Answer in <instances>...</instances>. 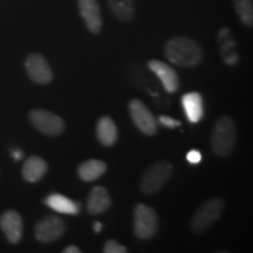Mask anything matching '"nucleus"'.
<instances>
[{
	"label": "nucleus",
	"mask_w": 253,
	"mask_h": 253,
	"mask_svg": "<svg viewBox=\"0 0 253 253\" xmlns=\"http://www.w3.org/2000/svg\"><path fill=\"white\" fill-rule=\"evenodd\" d=\"M109 7L113 14L123 23L134 20L136 8L134 0H108Z\"/></svg>",
	"instance_id": "aec40b11"
},
{
	"label": "nucleus",
	"mask_w": 253,
	"mask_h": 253,
	"mask_svg": "<svg viewBox=\"0 0 253 253\" xmlns=\"http://www.w3.org/2000/svg\"><path fill=\"white\" fill-rule=\"evenodd\" d=\"M101 230H102V224L99 223V221H95L94 223V232L100 233Z\"/></svg>",
	"instance_id": "bb28decb"
},
{
	"label": "nucleus",
	"mask_w": 253,
	"mask_h": 253,
	"mask_svg": "<svg viewBox=\"0 0 253 253\" xmlns=\"http://www.w3.org/2000/svg\"><path fill=\"white\" fill-rule=\"evenodd\" d=\"M158 217L156 211L148 205L138 203L134 209V232L137 238L150 239L157 233Z\"/></svg>",
	"instance_id": "39448f33"
},
{
	"label": "nucleus",
	"mask_w": 253,
	"mask_h": 253,
	"mask_svg": "<svg viewBox=\"0 0 253 253\" xmlns=\"http://www.w3.org/2000/svg\"><path fill=\"white\" fill-rule=\"evenodd\" d=\"M158 121H160L161 125L167 126V128H169V129H173V128H177V126H182L181 121L170 118V116H166V115H161L160 118H158Z\"/></svg>",
	"instance_id": "5701e85b"
},
{
	"label": "nucleus",
	"mask_w": 253,
	"mask_h": 253,
	"mask_svg": "<svg viewBox=\"0 0 253 253\" xmlns=\"http://www.w3.org/2000/svg\"><path fill=\"white\" fill-rule=\"evenodd\" d=\"M148 67L154 72L162 82L164 89L168 93H176L179 88V79L177 73L169 65L160 60H150Z\"/></svg>",
	"instance_id": "f8f14e48"
},
{
	"label": "nucleus",
	"mask_w": 253,
	"mask_h": 253,
	"mask_svg": "<svg viewBox=\"0 0 253 253\" xmlns=\"http://www.w3.org/2000/svg\"><path fill=\"white\" fill-rule=\"evenodd\" d=\"M30 121L36 129L47 136H59L66 129L63 120L45 109H34L30 113Z\"/></svg>",
	"instance_id": "423d86ee"
},
{
	"label": "nucleus",
	"mask_w": 253,
	"mask_h": 253,
	"mask_svg": "<svg viewBox=\"0 0 253 253\" xmlns=\"http://www.w3.org/2000/svg\"><path fill=\"white\" fill-rule=\"evenodd\" d=\"M107 171V164L103 161L88 160L78 168V175L82 181L93 182L102 177Z\"/></svg>",
	"instance_id": "a211bd4d"
},
{
	"label": "nucleus",
	"mask_w": 253,
	"mask_h": 253,
	"mask_svg": "<svg viewBox=\"0 0 253 253\" xmlns=\"http://www.w3.org/2000/svg\"><path fill=\"white\" fill-rule=\"evenodd\" d=\"M129 113L134 125L143 134L153 136L157 132V121L154 114L138 99H132L129 102Z\"/></svg>",
	"instance_id": "6e6552de"
},
{
	"label": "nucleus",
	"mask_w": 253,
	"mask_h": 253,
	"mask_svg": "<svg viewBox=\"0 0 253 253\" xmlns=\"http://www.w3.org/2000/svg\"><path fill=\"white\" fill-rule=\"evenodd\" d=\"M182 106L185 115L191 123H198L204 115L203 96L197 91L186 93L182 96Z\"/></svg>",
	"instance_id": "4468645a"
},
{
	"label": "nucleus",
	"mask_w": 253,
	"mask_h": 253,
	"mask_svg": "<svg viewBox=\"0 0 253 253\" xmlns=\"http://www.w3.org/2000/svg\"><path fill=\"white\" fill-rule=\"evenodd\" d=\"M164 52L170 62L186 68L196 67L203 59L202 46L196 40L186 37H176L168 40Z\"/></svg>",
	"instance_id": "f257e3e1"
},
{
	"label": "nucleus",
	"mask_w": 253,
	"mask_h": 253,
	"mask_svg": "<svg viewBox=\"0 0 253 253\" xmlns=\"http://www.w3.org/2000/svg\"><path fill=\"white\" fill-rule=\"evenodd\" d=\"M103 252L104 253H126L128 249L126 246L120 244L114 239H109L104 243L103 246Z\"/></svg>",
	"instance_id": "4be33fe9"
},
{
	"label": "nucleus",
	"mask_w": 253,
	"mask_h": 253,
	"mask_svg": "<svg viewBox=\"0 0 253 253\" xmlns=\"http://www.w3.org/2000/svg\"><path fill=\"white\" fill-rule=\"evenodd\" d=\"M112 205V198L104 186H94L87 198V210L93 216H97L106 211Z\"/></svg>",
	"instance_id": "ddd939ff"
},
{
	"label": "nucleus",
	"mask_w": 253,
	"mask_h": 253,
	"mask_svg": "<svg viewBox=\"0 0 253 253\" xmlns=\"http://www.w3.org/2000/svg\"><path fill=\"white\" fill-rule=\"evenodd\" d=\"M47 170H48V164L45 160H42L39 156H31L25 161L21 173H23L24 179L26 182L37 183L40 179H42Z\"/></svg>",
	"instance_id": "2eb2a0df"
},
{
	"label": "nucleus",
	"mask_w": 253,
	"mask_h": 253,
	"mask_svg": "<svg viewBox=\"0 0 253 253\" xmlns=\"http://www.w3.org/2000/svg\"><path fill=\"white\" fill-rule=\"evenodd\" d=\"M202 158H203V156H202V153L201 151L198 150H190L188 154H186V161H188L189 163L191 164H198L202 162Z\"/></svg>",
	"instance_id": "b1692460"
},
{
	"label": "nucleus",
	"mask_w": 253,
	"mask_h": 253,
	"mask_svg": "<svg viewBox=\"0 0 253 253\" xmlns=\"http://www.w3.org/2000/svg\"><path fill=\"white\" fill-rule=\"evenodd\" d=\"M63 253H81V250L75 245H69L63 250Z\"/></svg>",
	"instance_id": "a878e982"
},
{
	"label": "nucleus",
	"mask_w": 253,
	"mask_h": 253,
	"mask_svg": "<svg viewBox=\"0 0 253 253\" xmlns=\"http://www.w3.org/2000/svg\"><path fill=\"white\" fill-rule=\"evenodd\" d=\"M43 203L47 207L52 209V210L56 211L59 213H65V214H78L81 211V204L78 202L73 201L62 196L60 194H52L48 195L43 199Z\"/></svg>",
	"instance_id": "dca6fc26"
},
{
	"label": "nucleus",
	"mask_w": 253,
	"mask_h": 253,
	"mask_svg": "<svg viewBox=\"0 0 253 253\" xmlns=\"http://www.w3.org/2000/svg\"><path fill=\"white\" fill-rule=\"evenodd\" d=\"M0 229L11 244H18L23 237V218L15 210H7L0 216Z\"/></svg>",
	"instance_id": "9d476101"
},
{
	"label": "nucleus",
	"mask_w": 253,
	"mask_h": 253,
	"mask_svg": "<svg viewBox=\"0 0 253 253\" xmlns=\"http://www.w3.org/2000/svg\"><path fill=\"white\" fill-rule=\"evenodd\" d=\"M173 166L171 163L161 161L154 163L145 170L140 182L141 192L144 195H154L160 191L172 176Z\"/></svg>",
	"instance_id": "7ed1b4c3"
},
{
	"label": "nucleus",
	"mask_w": 253,
	"mask_h": 253,
	"mask_svg": "<svg viewBox=\"0 0 253 253\" xmlns=\"http://www.w3.org/2000/svg\"><path fill=\"white\" fill-rule=\"evenodd\" d=\"M28 78L38 84H48L53 81V71L48 61L39 53H32L25 60Z\"/></svg>",
	"instance_id": "1a4fd4ad"
},
{
	"label": "nucleus",
	"mask_w": 253,
	"mask_h": 253,
	"mask_svg": "<svg viewBox=\"0 0 253 253\" xmlns=\"http://www.w3.org/2000/svg\"><path fill=\"white\" fill-rule=\"evenodd\" d=\"M79 11L91 34H99L102 30V17L97 0H78Z\"/></svg>",
	"instance_id": "9b49d317"
},
{
	"label": "nucleus",
	"mask_w": 253,
	"mask_h": 253,
	"mask_svg": "<svg viewBox=\"0 0 253 253\" xmlns=\"http://www.w3.org/2000/svg\"><path fill=\"white\" fill-rule=\"evenodd\" d=\"M96 136L104 147H113L119 138L118 126L109 116H102L96 125Z\"/></svg>",
	"instance_id": "f3484780"
},
{
	"label": "nucleus",
	"mask_w": 253,
	"mask_h": 253,
	"mask_svg": "<svg viewBox=\"0 0 253 253\" xmlns=\"http://www.w3.org/2000/svg\"><path fill=\"white\" fill-rule=\"evenodd\" d=\"M237 142V126L232 118L221 116L214 123L211 135V149L218 157H226L232 153Z\"/></svg>",
	"instance_id": "f03ea898"
},
{
	"label": "nucleus",
	"mask_w": 253,
	"mask_h": 253,
	"mask_svg": "<svg viewBox=\"0 0 253 253\" xmlns=\"http://www.w3.org/2000/svg\"><path fill=\"white\" fill-rule=\"evenodd\" d=\"M66 224L61 218L56 216H45L38 221L36 227H34V236L36 239L40 243L55 242L65 235Z\"/></svg>",
	"instance_id": "0eeeda50"
},
{
	"label": "nucleus",
	"mask_w": 253,
	"mask_h": 253,
	"mask_svg": "<svg viewBox=\"0 0 253 253\" xmlns=\"http://www.w3.org/2000/svg\"><path fill=\"white\" fill-rule=\"evenodd\" d=\"M230 37L231 31L229 28H221V30L218 32V40H219V42H221L220 50L221 55H223L224 62L229 66H233L239 61V55L235 50L237 46L236 41L230 39Z\"/></svg>",
	"instance_id": "6ab92c4d"
},
{
	"label": "nucleus",
	"mask_w": 253,
	"mask_h": 253,
	"mask_svg": "<svg viewBox=\"0 0 253 253\" xmlns=\"http://www.w3.org/2000/svg\"><path fill=\"white\" fill-rule=\"evenodd\" d=\"M239 20L245 26H253V0H232Z\"/></svg>",
	"instance_id": "412c9836"
},
{
	"label": "nucleus",
	"mask_w": 253,
	"mask_h": 253,
	"mask_svg": "<svg viewBox=\"0 0 253 253\" xmlns=\"http://www.w3.org/2000/svg\"><path fill=\"white\" fill-rule=\"evenodd\" d=\"M11 156L13 157L15 161H20L21 158L24 157V153H23V150H20V149H13V150H11Z\"/></svg>",
	"instance_id": "393cba45"
},
{
	"label": "nucleus",
	"mask_w": 253,
	"mask_h": 253,
	"mask_svg": "<svg viewBox=\"0 0 253 253\" xmlns=\"http://www.w3.org/2000/svg\"><path fill=\"white\" fill-rule=\"evenodd\" d=\"M224 211V201L221 198L208 199L198 209L191 220V230L196 235H201L207 231L214 221L221 217Z\"/></svg>",
	"instance_id": "20e7f679"
}]
</instances>
